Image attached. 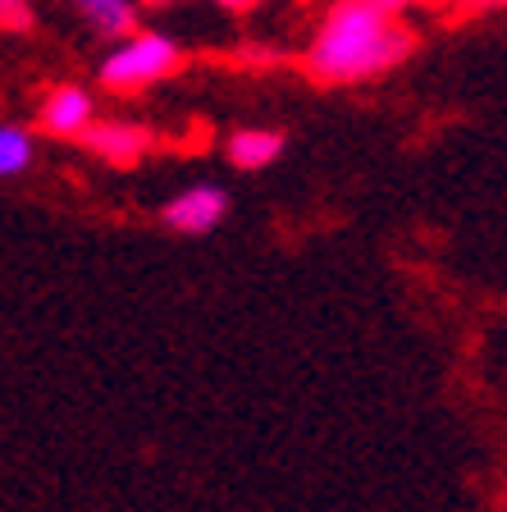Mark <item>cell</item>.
<instances>
[{
    "label": "cell",
    "mask_w": 507,
    "mask_h": 512,
    "mask_svg": "<svg viewBox=\"0 0 507 512\" xmlns=\"http://www.w3.org/2000/svg\"><path fill=\"white\" fill-rule=\"evenodd\" d=\"M457 10H498V5H507V0H453Z\"/></svg>",
    "instance_id": "30bf717a"
},
{
    "label": "cell",
    "mask_w": 507,
    "mask_h": 512,
    "mask_svg": "<svg viewBox=\"0 0 507 512\" xmlns=\"http://www.w3.org/2000/svg\"><path fill=\"white\" fill-rule=\"evenodd\" d=\"M389 14H402V10H416V5H425V0H380Z\"/></svg>",
    "instance_id": "8fae6325"
},
{
    "label": "cell",
    "mask_w": 507,
    "mask_h": 512,
    "mask_svg": "<svg viewBox=\"0 0 507 512\" xmlns=\"http://www.w3.org/2000/svg\"><path fill=\"white\" fill-rule=\"evenodd\" d=\"M74 10L83 14L106 42H119L128 32H138V5H133V0H74Z\"/></svg>",
    "instance_id": "52a82bcc"
},
{
    "label": "cell",
    "mask_w": 507,
    "mask_h": 512,
    "mask_svg": "<svg viewBox=\"0 0 507 512\" xmlns=\"http://www.w3.org/2000/svg\"><path fill=\"white\" fill-rule=\"evenodd\" d=\"M78 142H83L92 156L106 160V165L128 170V165H138V160L156 147V133L142 124H128V119H92Z\"/></svg>",
    "instance_id": "277c9868"
},
{
    "label": "cell",
    "mask_w": 507,
    "mask_h": 512,
    "mask_svg": "<svg viewBox=\"0 0 507 512\" xmlns=\"http://www.w3.org/2000/svg\"><path fill=\"white\" fill-rule=\"evenodd\" d=\"M224 215H229V192L215 188V183H192V188L169 197L160 220H165V229H174V234L201 238V234H211Z\"/></svg>",
    "instance_id": "3957f363"
},
{
    "label": "cell",
    "mask_w": 507,
    "mask_h": 512,
    "mask_svg": "<svg viewBox=\"0 0 507 512\" xmlns=\"http://www.w3.org/2000/svg\"><path fill=\"white\" fill-rule=\"evenodd\" d=\"M412 46L416 37L380 0H338L311 37L307 69L320 83H361V78L389 74L393 64L412 55Z\"/></svg>",
    "instance_id": "6da1fadb"
},
{
    "label": "cell",
    "mask_w": 507,
    "mask_h": 512,
    "mask_svg": "<svg viewBox=\"0 0 507 512\" xmlns=\"http://www.w3.org/2000/svg\"><path fill=\"white\" fill-rule=\"evenodd\" d=\"M96 119V106L92 96L83 87L64 83V87H51L42 101V128L51 138H83V128Z\"/></svg>",
    "instance_id": "5b68a950"
},
{
    "label": "cell",
    "mask_w": 507,
    "mask_h": 512,
    "mask_svg": "<svg viewBox=\"0 0 507 512\" xmlns=\"http://www.w3.org/2000/svg\"><path fill=\"white\" fill-rule=\"evenodd\" d=\"M224 156L238 170H270L279 156H284V133L279 128H238L229 142H224Z\"/></svg>",
    "instance_id": "8992f818"
},
{
    "label": "cell",
    "mask_w": 507,
    "mask_h": 512,
    "mask_svg": "<svg viewBox=\"0 0 507 512\" xmlns=\"http://www.w3.org/2000/svg\"><path fill=\"white\" fill-rule=\"evenodd\" d=\"M32 165V138L23 128L0 124V179H19Z\"/></svg>",
    "instance_id": "ba28073f"
},
{
    "label": "cell",
    "mask_w": 507,
    "mask_h": 512,
    "mask_svg": "<svg viewBox=\"0 0 507 512\" xmlns=\"http://www.w3.org/2000/svg\"><path fill=\"white\" fill-rule=\"evenodd\" d=\"M179 69H183V51L174 37H165V32H128V37H119L115 51L101 60L96 78H101L106 92L128 96L151 83H165Z\"/></svg>",
    "instance_id": "7a4b0ae2"
},
{
    "label": "cell",
    "mask_w": 507,
    "mask_h": 512,
    "mask_svg": "<svg viewBox=\"0 0 507 512\" xmlns=\"http://www.w3.org/2000/svg\"><path fill=\"white\" fill-rule=\"evenodd\" d=\"M224 10H233V14H243V10H256V5H265V0H220Z\"/></svg>",
    "instance_id": "7c38bea8"
},
{
    "label": "cell",
    "mask_w": 507,
    "mask_h": 512,
    "mask_svg": "<svg viewBox=\"0 0 507 512\" xmlns=\"http://www.w3.org/2000/svg\"><path fill=\"white\" fill-rule=\"evenodd\" d=\"M32 0H0V32H28Z\"/></svg>",
    "instance_id": "9c48e42d"
}]
</instances>
